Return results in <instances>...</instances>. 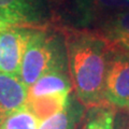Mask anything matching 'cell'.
Returning <instances> with one entry per match:
<instances>
[{"label":"cell","instance_id":"obj_9","mask_svg":"<svg viewBox=\"0 0 129 129\" xmlns=\"http://www.w3.org/2000/svg\"><path fill=\"white\" fill-rule=\"evenodd\" d=\"M71 90L72 82L66 68L55 69L43 74L28 88V99L47 95L70 94Z\"/></svg>","mask_w":129,"mask_h":129},{"label":"cell","instance_id":"obj_14","mask_svg":"<svg viewBox=\"0 0 129 129\" xmlns=\"http://www.w3.org/2000/svg\"><path fill=\"white\" fill-rule=\"evenodd\" d=\"M115 129H129V117H120L116 119Z\"/></svg>","mask_w":129,"mask_h":129},{"label":"cell","instance_id":"obj_2","mask_svg":"<svg viewBox=\"0 0 129 129\" xmlns=\"http://www.w3.org/2000/svg\"><path fill=\"white\" fill-rule=\"evenodd\" d=\"M63 68L64 51L59 38L48 30L32 28L19 73L23 83L30 87L43 74Z\"/></svg>","mask_w":129,"mask_h":129},{"label":"cell","instance_id":"obj_3","mask_svg":"<svg viewBox=\"0 0 129 129\" xmlns=\"http://www.w3.org/2000/svg\"><path fill=\"white\" fill-rule=\"evenodd\" d=\"M32 28L13 26L0 31V72L19 76Z\"/></svg>","mask_w":129,"mask_h":129},{"label":"cell","instance_id":"obj_5","mask_svg":"<svg viewBox=\"0 0 129 129\" xmlns=\"http://www.w3.org/2000/svg\"><path fill=\"white\" fill-rule=\"evenodd\" d=\"M69 14L79 26L98 24L118 12L129 10V0H66Z\"/></svg>","mask_w":129,"mask_h":129},{"label":"cell","instance_id":"obj_13","mask_svg":"<svg viewBox=\"0 0 129 129\" xmlns=\"http://www.w3.org/2000/svg\"><path fill=\"white\" fill-rule=\"evenodd\" d=\"M38 124L39 120L26 104L8 116L0 125V129H38Z\"/></svg>","mask_w":129,"mask_h":129},{"label":"cell","instance_id":"obj_8","mask_svg":"<svg viewBox=\"0 0 129 129\" xmlns=\"http://www.w3.org/2000/svg\"><path fill=\"white\" fill-rule=\"evenodd\" d=\"M28 88L19 76L0 72V125L27 104Z\"/></svg>","mask_w":129,"mask_h":129},{"label":"cell","instance_id":"obj_4","mask_svg":"<svg viewBox=\"0 0 129 129\" xmlns=\"http://www.w3.org/2000/svg\"><path fill=\"white\" fill-rule=\"evenodd\" d=\"M104 101L111 107L129 108V55L112 56L106 75Z\"/></svg>","mask_w":129,"mask_h":129},{"label":"cell","instance_id":"obj_10","mask_svg":"<svg viewBox=\"0 0 129 129\" xmlns=\"http://www.w3.org/2000/svg\"><path fill=\"white\" fill-rule=\"evenodd\" d=\"M83 115V104L70 95L67 106L56 114L41 120L38 129H75Z\"/></svg>","mask_w":129,"mask_h":129},{"label":"cell","instance_id":"obj_7","mask_svg":"<svg viewBox=\"0 0 129 129\" xmlns=\"http://www.w3.org/2000/svg\"><path fill=\"white\" fill-rule=\"evenodd\" d=\"M92 31L113 55H129V10L108 16Z\"/></svg>","mask_w":129,"mask_h":129},{"label":"cell","instance_id":"obj_6","mask_svg":"<svg viewBox=\"0 0 129 129\" xmlns=\"http://www.w3.org/2000/svg\"><path fill=\"white\" fill-rule=\"evenodd\" d=\"M0 16L15 26L36 28L45 22V0H0Z\"/></svg>","mask_w":129,"mask_h":129},{"label":"cell","instance_id":"obj_12","mask_svg":"<svg viewBox=\"0 0 129 129\" xmlns=\"http://www.w3.org/2000/svg\"><path fill=\"white\" fill-rule=\"evenodd\" d=\"M90 109L82 129H115L116 112L113 107L102 104Z\"/></svg>","mask_w":129,"mask_h":129},{"label":"cell","instance_id":"obj_15","mask_svg":"<svg viewBox=\"0 0 129 129\" xmlns=\"http://www.w3.org/2000/svg\"><path fill=\"white\" fill-rule=\"evenodd\" d=\"M13 26H15L14 24H12L11 22H9L6 18H3L2 16H0V31L3 30V29H7V28L13 27Z\"/></svg>","mask_w":129,"mask_h":129},{"label":"cell","instance_id":"obj_11","mask_svg":"<svg viewBox=\"0 0 129 129\" xmlns=\"http://www.w3.org/2000/svg\"><path fill=\"white\" fill-rule=\"evenodd\" d=\"M70 99V94H56L29 98L27 107L32 112L39 122L56 114L67 106Z\"/></svg>","mask_w":129,"mask_h":129},{"label":"cell","instance_id":"obj_1","mask_svg":"<svg viewBox=\"0 0 129 129\" xmlns=\"http://www.w3.org/2000/svg\"><path fill=\"white\" fill-rule=\"evenodd\" d=\"M64 46L70 79L79 101L88 108L102 106L106 75L113 54L92 30L68 32Z\"/></svg>","mask_w":129,"mask_h":129}]
</instances>
